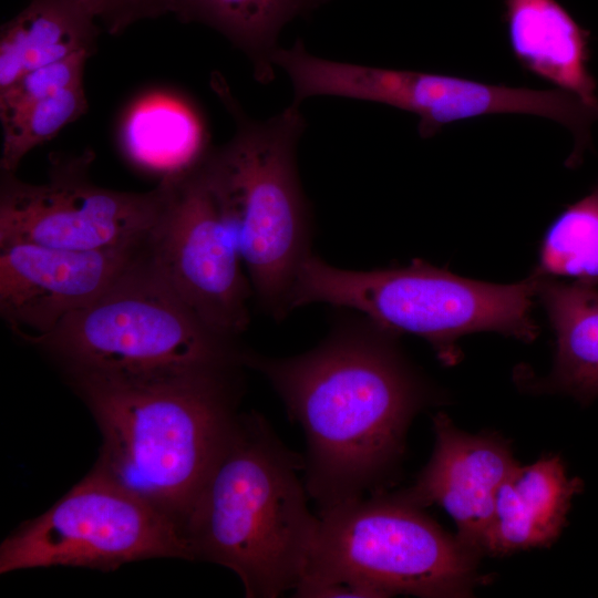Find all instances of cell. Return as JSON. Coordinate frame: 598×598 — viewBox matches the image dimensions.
<instances>
[{"label":"cell","instance_id":"4","mask_svg":"<svg viewBox=\"0 0 598 598\" xmlns=\"http://www.w3.org/2000/svg\"><path fill=\"white\" fill-rule=\"evenodd\" d=\"M210 86L235 123L233 137L210 147L200 165L228 221L252 292L272 318L289 311L303 260L312 252L310 210L301 188L297 146L306 128L290 104L268 120H254L219 72Z\"/></svg>","mask_w":598,"mask_h":598},{"label":"cell","instance_id":"3","mask_svg":"<svg viewBox=\"0 0 598 598\" xmlns=\"http://www.w3.org/2000/svg\"><path fill=\"white\" fill-rule=\"evenodd\" d=\"M301 470L262 416L238 415L184 526L193 559L231 569L249 598L295 589L319 522Z\"/></svg>","mask_w":598,"mask_h":598},{"label":"cell","instance_id":"10","mask_svg":"<svg viewBox=\"0 0 598 598\" xmlns=\"http://www.w3.org/2000/svg\"><path fill=\"white\" fill-rule=\"evenodd\" d=\"M200 158L162 177L164 204L146 250L159 275L204 323L236 339L249 324L254 292Z\"/></svg>","mask_w":598,"mask_h":598},{"label":"cell","instance_id":"18","mask_svg":"<svg viewBox=\"0 0 598 598\" xmlns=\"http://www.w3.org/2000/svg\"><path fill=\"white\" fill-rule=\"evenodd\" d=\"M330 0H178L174 14L221 33L250 61L256 81L275 79L272 56L282 28Z\"/></svg>","mask_w":598,"mask_h":598},{"label":"cell","instance_id":"17","mask_svg":"<svg viewBox=\"0 0 598 598\" xmlns=\"http://www.w3.org/2000/svg\"><path fill=\"white\" fill-rule=\"evenodd\" d=\"M536 276V296L556 336L549 384L588 403L598 396V287Z\"/></svg>","mask_w":598,"mask_h":598},{"label":"cell","instance_id":"11","mask_svg":"<svg viewBox=\"0 0 598 598\" xmlns=\"http://www.w3.org/2000/svg\"><path fill=\"white\" fill-rule=\"evenodd\" d=\"M363 101L385 104L417 116V132L430 138L446 125L491 114H528L553 120L574 135L566 163L577 166L590 145L598 107L559 89L493 84L452 74L367 66L359 80Z\"/></svg>","mask_w":598,"mask_h":598},{"label":"cell","instance_id":"9","mask_svg":"<svg viewBox=\"0 0 598 598\" xmlns=\"http://www.w3.org/2000/svg\"><path fill=\"white\" fill-rule=\"evenodd\" d=\"M93 159L92 151L51 154L48 179L41 184L1 172L0 244L70 250L144 246L163 208L162 183L143 193L97 186L89 176Z\"/></svg>","mask_w":598,"mask_h":598},{"label":"cell","instance_id":"22","mask_svg":"<svg viewBox=\"0 0 598 598\" xmlns=\"http://www.w3.org/2000/svg\"><path fill=\"white\" fill-rule=\"evenodd\" d=\"M92 54L79 52L66 59L24 73L12 85L0 91L2 126L14 121L39 100L73 83L83 81L86 61Z\"/></svg>","mask_w":598,"mask_h":598},{"label":"cell","instance_id":"16","mask_svg":"<svg viewBox=\"0 0 598 598\" xmlns=\"http://www.w3.org/2000/svg\"><path fill=\"white\" fill-rule=\"evenodd\" d=\"M97 22L86 0H30L1 25L0 91L33 69L79 52L93 55Z\"/></svg>","mask_w":598,"mask_h":598},{"label":"cell","instance_id":"12","mask_svg":"<svg viewBox=\"0 0 598 598\" xmlns=\"http://www.w3.org/2000/svg\"><path fill=\"white\" fill-rule=\"evenodd\" d=\"M145 245L70 250L23 241L0 244L2 318L32 343L96 299Z\"/></svg>","mask_w":598,"mask_h":598},{"label":"cell","instance_id":"20","mask_svg":"<svg viewBox=\"0 0 598 598\" xmlns=\"http://www.w3.org/2000/svg\"><path fill=\"white\" fill-rule=\"evenodd\" d=\"M534 274L598 286V182L550 224Z\"/></svg>","mask_w":598,"mask_h":598},{"label":"cell","instance_id":"8","mask_svg":"<svg viewBox=\"0 0 598 598\" xmlns=\"http://www.w3.org/2000/svg\"><path fill=\"white\" fill-rule=\"evenodd\" d=\"M150 558L193 559L182 527L95 467L0 546V574L42 567L113 570Z\"/></svg>","mask_w":598,"mask_h":598},{"label":"cell","instance_id":"6","mask_svg":"<svg viewBox=\"0 0 598 598\" xmlns=\"http://www.w3.org/2000/svg\"><path fill=\"white\" fill-rule=\"evenodd\" d=\"M537 276L497 285L456 276L414 259L405 267L349 270L311 252L301 264L289 299L290 312L311 303L354 310L394 334L425 339L452 362L455 341L468 333L496 331L532 341Z\"/></svg>","mask_w":598,"mask_h":598},{"label":"cell","instance_id":"19","mask_svg":"<svg viewBox=\"0 0 598 598\" xmlns=\"http://www.w3.org/2000/svg\"><path fill=\"white\" fill-rule=\"evenodd\" d=\"M199 113L188 103L153 95L135 103L121 130L125 154L136 165L163 176L196 163L208 150Z\"/></svg>","mask_w":598,"mask_h":598},{"label":"cell","instance_id":"1","mask_svg":"<svg viewBox=\"0 0 598 598\" xmlns=\"http://www.w3.org/2000/svg\"><path fill=\"white\" fill-rule=\"evenodd\" d=\"M395 338L362 315L346 316L308 352L244 351V365L270 382L305 432V485L320 509L363 497L378 484L425 401Z\"/></svg>","mask_w":598,"mask_h":598},{"label":"cell","instance_id":"7","mask_svg":"<svg viewBox=\"0 0 598 598\" xmlns=\"http://www.w3.org/2000/svg\"><path fill=\"white\" fill-rule=\"evenodd\" d=\"M420 508L396 495L359 497L320 509L298 585L343 580L370 598L470 595L481 578L477 554Z\"/></svg>","mask_w":598,"mask_h":598},{"label":"cell","instance_id":"14","mask_svg":"<svg viewBox=\"0 0 598 598\" xmlns=\"http://www.w3.org/2000/svg\"><path fill=\"white\" fill-rule=\"evenodd\" d=\"M503 20L519 66L598 107L597 81L589 71L590 32L557 0H504Z\"/></svg>","mask_w":598,"mask_h":598},{"label":"cell","instance_id":"21","mask_svg":"<svg viewBox=\"0 0 598 598\" xmlns=\"http://www.w3.org/2000/svg\"><path fill=\"white\" fill-rule=\"evenodd\" d=\"M87 110L83 81L39 100L14 121L2 126L1 172L16 173L22 158L34 147L52 140L64 126Z\"/></svg>","mask_w":598,"mask_h":598},{"label":"cell","instance_id":"5","mask_svg":"<svg viewBox=\"0 0 598 598\" xmlns=\"http://www.w3.org/2000/svg\"><path fill=\"white\" fill-rule=\"evenodd\" d=\"M32 344L68 373L159 380L236 371L244 351L210 329L151 261L146 245L96 299Z\"/></svg>","mask_w":598,"mask_h":598},{"label":"cell","instance_id":"13","mask_svg":"<svg viewBox=\"0 0 598 598\" xmlns=\"http://www.w3.org/2000/svg\"><path fill=\"white\" fill-rule=\"evenodd\" d=\"M434 432L430 462L399 496L419 507H442L456 524L457 539L478 555L484 553L496 494L517 463L502 441L464 433L444 414L434 417Z\"/></svg>","mask_w":598,"mask_h":598},{"label":"cell","instance_id":"2","mask_svg":"<svg viewBox=\"0 0 598 598\" xmlns=\"http://www.w3.org/2000/svg\"><path fill=\"white\" fill-rule=\"evenodd\" d=\"M236 372L159 380L70 373L101 430L94 467L184 532L238 416Z\"/></svg>","mask_w":598,"mask_h":598},{"label":"cell","instance_id":"15","mask_svg":"<svg viewBox=\"0 0 598 598\" xmlns=\"http://www.w3.org/2000/svg\"><path fill=\"white\" fill-rule=\"evenodd\" d=\"M581 488V481L567 476L558 456L517 465L496 494L484 553L504 555L550 545Z\"/></svg>","mask_w":598,"mask_h":598},{"label":"cell","instance_id":"23","mask_svg":"<svg viewBox=\"0 0 598 598\" xmlns=\"http://www.w3.org/2000/svg\"><path fill=\"white\" fill-rule=\"evenodd\" d=\"M110 34H121L145 19L174 13L178 0H86Z\"/></svg>","mask_w":598,"mask_h":598}]
</instances>
